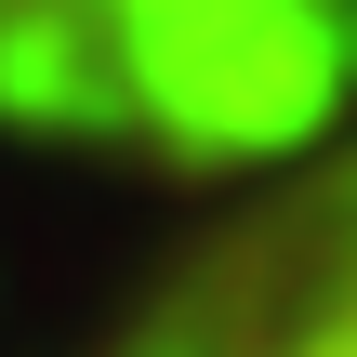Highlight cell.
I'll return each instance as SVG.
<instances>
[{"label":"cell","instance_id":"7a4b0ae2","mask_svg":"<svg viewBox=\"0 0 357 357\" xmlns=\"http://www.w3.org/2000/svg\"><path fill=\"white\" fill-rule=\"evenodd\" d=\"M106 357H357V146L265 172Z\"/></svg>","mask_w":357,"mask_h":357},{"label":"cell","instance_id":"6da1fadb","mask_svg":"<svg viewBox=\"0 0 357 357\" xmlns=\"http://www.w3.org/2000/svg\"><path fill=\"white\" fill-rule=\"evenodd\" d=\"M357 79V0H0V132L291 172Z\"/></svg>","mask_w":357,"mask_h":357}]
</instances>
